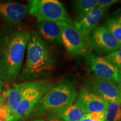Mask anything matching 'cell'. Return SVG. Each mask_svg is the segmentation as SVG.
I'll use <instances>...</instances> for the list:
<instances>
[{"label":"cell","mask_w":121,"mask_h":121,"mask_svg":"<svg viewBox=\"0 0 121 121\" xmlns=\"http://www.w3.org/2000/svg\"></svg>","instance_id":"28"},{"label":"cell","mask_w":121,"mask_h":121,"mask_svg":"<svg viewBox=\"0 0 121 121\" xmlns=\"http://www.w3.org/2000/svg\"><path fill=\"white\" fill-rule=\"evenodd\" d=\"M4 82H3L2 81H1L0 80V94L2 93V90H3V87H4Z\"/></svg>","instance_id":"24"},{"label":"cell","mask_w":121,"mask_h":121,"mask_svg":"<svg viewBox=\"0 0 121 121\" xmlns=\"http://www.w3.org/2000/svg\"><path fill=\"white\" fill-rule=\"evenodd\" d=\"M118 85L121 90V69H118Z\"/></svg>","instance_id":"22"},{"label":"cell","mask_w":121,"mask_h":121,"mask_svg":"<svg viewBox=\"0 0 121 121\" xmlns=\"http://www.w3.org/2000/svg\"><path fill=\"white\" fill-rule=\"evenodd\" d=\"M29 13L38 22H72L66 9L57 0H30L28 1Z\"/></svg>","instance_id":"5"},{"label":"cell","mask_w":121,"mask_h":121,"mask_svg":"<svg viewBox=\"0 0 121 121\" xmlns=\"http://www.w3.org/2000/svg\"><path fill=\"white\" fill-rule=\"evenodd\" d=\"M78 96L75 82L62 80L51 88L39 102L40 110H56L73 103Z\"/></svg>","instance_id":"3"},{"label":"cell","mask_w":121,"mask_h":121,"mask_svg":"<svg viewBox=\"0 0 121 121\" xmlns=\"http://www.w3.org/2000/svg\"><path fill=\"white\" fill-rule=\"evenodd\" d=\"M109 31L121 47V22L114 17L109 19L105 22V25Z\"/></svg>","instance_id":"18"},{"label":"cell","mask_w":121,"mask_h":121,"mask_svg":"<svg viewBox=\"0 0 121 121\" xmlns=\"http://www.w3.org/2000/svg\"><path fill=\"white\" fill-rule=\"evenodd\" d=\"M26 58L20 81L31 80L46 75L54 69L53 56L47 44L37 33L30 34L27 45Z\"/></svg>","instance_id":"1"},{"label":"cell","mask_w":121,"mask_h":121,"mask_svg":"<svg viewBox=\"0 0 121 121\" xmlns=\"http://www.w3.org/2000/svg\"><path fill=\"white\" fill-rule=\"evenodd\" d=\"M88 89L107 102H121V90L117 83L95 76L90 80Z\"/></svg>","instance_id":"9"},{"label":"cell","mask_w":121,"mask_h":121,"mask_svg":"<svg viewBox=\"0 0 121 121\" xmlns=\"http://www.w3.org/2000/svg\"></svg>","instance_id":"29"},{"label":"cell","mask_w":121,"mask_h":121,"mask_svg":"<svg viewBox=\"0 0 121 121\" xmlns=\"http://www.w3.org/2000/svg\"><path fill=\"white\" fill-rule=\"evenodd\" d=\"M29 12V7L17 2L0 3V16L7 22L19 23Z\"/></svg>","instance_id":"11"},{"label":"cell","mask_w":121,"mask_h":121,"mask_svg":"<svg viewBox=\"0 0 121 121\" xmlns=\"http://www.w3.org/2000/svg\"><path fill=\"white\" fill-rule=\"evenodd\" d=\"M87 114L78 100L67 107L53 110V113L54 117L60 118L64 121H80Z\"/></svg>","instance_id":"14"},{"label":"cell","mask_w":121,"mask_h":121,"mask_svg":"<svg viewBox=\"0 0 121 121\" xmlns=\"http://www.w3.org/2000/svg\"><path fill=\"white\" fill-rule=\"evenodd\" d=\"M30 38V33L20 30L13 33L9 38L4 51L2 65L5 80L13 81L20 72L24 54Z\"/></svg>","instance_id":"2"},{"label":"cell","mask_w":121,"mask_h":121,"mask_svg":"<svg viewBox=\"0 0 121 121\" xmlns=\"http://www.w3.org/2000/svg\"><path fill=\"white\" fill-rule=\"evenodd\" d=\"M89 43L94 51L101 54L110 53L121 48L113 35L104 26H97L93 30Z\"/></svg>","instance_id":"7"},{"label":"cell","mask_w":121,"mask_h":121,"mask_svg":"<svg viewBox=\"0 0 121 121\" xmlns=\"http://www.w3.org/2000/svg\"><path fill=\"white\" fill-rule=\"evenodd\" d=\"M77 100L87 114L105 111L108 106V102L87 89H80Z\"/></svg>","instance_id":"10"},{"label":"cell","mask_w":121,"mask_h":121,"mask_svg":"<svg viewBox=\"0 0 121 121\" xmlns=\"http://www.w3.org/2000/svg\"><path fill=\"white\" fill-rule=\"evenodd\" d=\"M118 2L117 0H98V6L105 10Z\"/></svg>","instance_id":"20"},{"label":"cell","mask_w":121,"mask_h":121,"mask_svg":"<svg viewBox=\"0 0 121 121\" xmlns=\"http://www.w3.org/2000/svg\"><path fill=\"white\" fill-rule=\"evenodd\" d=\"M105 121H121V102L112 101L108 102L105 110Z\"/></svg>","instance_id":"17"},{"label":"cell","mask_w":121,"mask_h":121,"mask_svg":"<svg viewBox=\"0 0 121 121\" xmlns=\"http://www.w3.org/2000/svg\"><path fill=\"white\" fill-rule=\"evenodd\" d=\"M80 121H105V120H102V121H95V120H93V119L87 117V116H86L84 118H83L81 119V120H80Z\"/></svg>","instance_id":"23"},{"label":"cell","mask_w":121,"mask_h":121,"mask_svg":"<svg viewBox=\"0 0 121 121\" xmlns=\"http://www.w3.org/2000/svg\"><path fill=\"white\" fill-rule=\"evenodd\" d=\"M3 102H4V98H3L2 96H0V103H3Z\"/></svg>","instance_id":"26"},{"label":"cell","mask_w":121,"mask_h":121,"mask_svg":"<svg viewBox=\"0 0 121 121\" xmlns=\"http://www.w3.org/2000/svg\"><path fill=\"white\" fill-rule=\"evenodd\" d=\"M73 4L76 17L78 21L98 6V0H78L74 1Z\"/></svg>","instance_id":"16"},{"label":"cell","mask_w":121,"mask_h":121,"mask_svg":"<svg viewBox=\"0 0 121 121\" xmlns=\"http://www.w3.org/2000/svg\"><path fill=\"white\" fill-rule=\"evenodd\" d=\"M62 30V43L72 57L85 55L88 49V42L76 28L72 22H58Z\"/></svg>","instance_id":"6"},{"label":"cell","mask_w":121,"mask_h":121,"mask_svg":"<svg viewBox=\"0 0 121 121\" xmlns=\"http://www.w3.org/2000/svg\"><path fill=\"white\" fill-rule=\"evenodd\" d=\"M26 82L13 84V87L6 91V103L8 106L13 121V117L23 96Z\"/></svg>","instance_id":"15"},{"label":"cell","mask_w":121,"mask_h":121,"mask_svg":"<svg viewBox=\"0 0 121 121\" xmlns=\"http://www.w3.org/2000/svg\"><path fill=\"white\" fill-rule=\"evenodd\" d=\"M103 58L118 69H121V48L103 57Z\"/></svg>","instance_id":"19"},{"label":"cell","mask_w":121,"mask_h":121,"mask_svg":"<svg viewBox=\"0 0 121 121\" xmlns=\"http://www.w3.org/2000/svg\"><path fill=\"white\" fill-rule=\"evenodd\" d=\"M105 10L96 7L89 12L82 19L75 22V26L85 37L89 35L96 28L102 19Z\"/></svg>","instance_id":"12"},{"label":"cell","mask_w":121,"mask_h":121,"mask_svg":"<svg viewBox=\"0 0 121 121\" xmlns=\"http://www.w3.org/2000/svg\"><path fill=\"white\" fill-rule=\"evenodd\" d=\"M53 85V83L48 80L26 82L22 101L13 115V121H17L29 115Z\"/></svg>","instance_id":"4"},{"label":"cell","mask_w":121,"mask_h":121,"mask_svg":"<svg viewBox=\"0 0 121 121\" xmlns=\"http://www.w3.org/2000/svg\"><path fill=\"white\" fill-rule=\"evenodd\" d=\"M85 60L96 77L118 84V69L107 61L103 57L96 56L89 52L85 54Z\"/></svg>","instance_id":"8"},{"label":"cell","mask_w":121,"mask_h":121,"mask_svg":"<svg viewBox=\"0 0 121 121\" xmlns=\"http://www.w3.org/2000/svg\"><path fill=\"white\" fill-rule=\"evenodd\" d=\"M115 19H116L117 20H118L119 22H121V14L118 15L117 16H116V17H114Z\"/></svg>","instance_id":"25"},{"label":"cell","mask_w":121,"mask_h":121,"mask_svg":"<svg viewBox=\"0 0 121 121\" xmlns=\"http://www.w3.org/2000/svg\"><path fill=\"white\" fill-rule=\"evenodd\" d=\"M0 79L5 80V78H4V69H3V66H2V63H1V62H0Z\"/></svg>","instance_id":"21"},{"label":"cell","mask_w":121,"mask_h":121,"mask_svg":"<svg viewBox=\"0 0 121 121\" xmlns=\"http://www.w3.org/2000/svg\"><path fill=\"white\" fill-rule=\"evenodd\" d=\"M37 31L39 36L54 45L62 44V30L58 22H42L38 25Z\"/></svg>","instance_id":"13"},{"label":"cell","mask_w":121,"mask_h":121,"mask_svg":"<svg viewBox=\"0 0 121 121\" xmlns=\"http://www.w3.org/2000/svg\"><path fill=\"white\" fill-rule=\"evenodd\" d=\"M43 121L42 120H35V121Z\"/></svg>","instance_id":"27"}]
</instances>
